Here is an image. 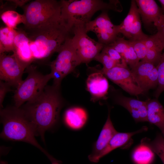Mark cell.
<instances>
[{"label": "cell", "instance_id": "25", "mask_svg": "<svg viewBox=\"0 0 164 164\" xmlns=\"http://www.w3.org/2000/svg\"><path fill=\"white\" fill-rule=\"evenodd\" d=\"M153 152L147 146L141 144L134 151L133 160L136 164H150L154 159Z\"/></svg>", "mask_w": 164, "mask_h": 164}, {"label": "cell", "instance_id": "1", "mask_svg": "<svg viewBox=\"0 0 164 164\" xmlns=\"http://www.w3.org/2000/svg\"><path fill=\"white\" fill-rule=\"evenodd\" d=\"M59 88L47 85L39 95L20 107L32 124L36 136H40L44 142L45 132L59 118L63 105Z\"/></svg>", "mask_w": 164, "mask_h": 164}, {"label": "cell", "instance_id": "11", "mask_svg": "<svg viewBox=\"0 0 164 164\" xmlns=\"http://www.w3.org/2000/svg\"><path fill=\"white\" fill-rule=\"evenodd\" d=\"M118 26V33H122L129 40L145 39L149 36L142 31L140 15L135 0L131 1L128 15Z\"/></svg>", "mask_w": 164, "mask_h": 164}, {"label": "cell", "instance_id": "28", "mask_svg": "<svg viewBox=\"0 0 164 164\" xmlns=\"http://www.w3.org/2000/svg\"><path fill=\"white\" fill-rule=\"evenodd\" d=\"M94 60L100 62L102 64L103 67L101 70L102 71L108 70L119 64L107 54L101 51L96 56Z\"/></svg>", "mask_w": 164, "mask_h": 164}, {"label": "cell", "instance_id": "6", "mask_svg": "<svg viewBox=\"0 0 164 164\" xmlns=\"http://www.w3.org/2000/svg\"><path fill=\"white\" fill-rule=\"evenodd\" d=\"M26 69L27 76L16 88L13 96L15 106L18 108L39 95L52 78L50 73L43 74L33 66L30 65Z\"/></svg>", "mask_w": 164, "mask_h": 164}, {"label": "cell", "instance_id": "18", "mask_svg": "<svg viewBox=\"0 0 164 164\" xmlns=\"http://www.w3.org/2000/svg\"><path fill=\"white\" fill-rule=\"evenodd\" d=\"M88 115L86 110L79 107H74L67 109L64 115V121L66 125L74 131L81 129L86 125Z\"/></svg>", "mask_w": 164, "mask_h": 164}, {"label": "cell", "instance_id": "15", "mask_svg": "<svg viewBox=\"0 0 164 164\" xmlns=\"http://www.w3.org/2000/svg\"><path fill=\"white\" fill-rule=\"evenodd\" d=\"M86 86L92 100L95 101L106 96L109 88V84L106 77L97 70L88 77Z\"/></svg>", "mask_w": 164, "mask_h": 164}, {"label": "cell", "instance_id": "34", "mask_svg": "<svg viewBox=\"0 0 164 164\" xmlns=\"http://www.w3.org/2000/svg\"><path fill=\"white\" fill-rule=\"evenodd\" d=\"M158 1L161 4L162 10L164 12V0H159Z\"/></svg>", "mask_w": 164, "mask_h": 164}, {"label": "cell", "instance_id": "26", "mask_svg": "<svg viewBox=\"0 0 164 164\" xmlns=\"http://www.w3.org/2000/svg\"><path fill=\"white\" fill-rule=\"evenodd\" d=\"M141 144L147 146L155 153L160 158L164 164V137L161 134L158 135L153 141L144 138L141 141Z\"/></svg>", "mask_w": 164, "mask_h": 164}, {"label": "cell", "instance_id": "29", "mask_svg": "<svg viewBox=\"0 0 164 164\" xmlns=\"http://www.w3.org/2000/svg\"><path fill=\"white\" fill-rule=\"evenodd\" d=\"M145 40H129L139 60H143L146 56L147 50Z\"/></svg>", "mask_w": 164, "mask_h": 164}, {"label": "cell", "instance_id": "20", "mask_svg": "<svg viewBox=\"0 0 164 164\" xmlns=\"http://www.w3.org/2000/svg\"><path fill=\"white\" fill-rule=\"evenodd\" d=\"M147 129V127L144 126L134 132L126 133L117 132L112 137L107 146L98 155L97 159V163L101 158L114 150L125 145L134 135L146 131Z\"/></svg>", "mask_w": 164, "mask_h": 164}, {"label": "cell", "instance_id": "17", "mask_svg": "<svg viewBox=\"0 0 164 164\" xmlns=\"http://www.w3.org/2000/svg\"><path fill=\"white\" fill-rule=\"evenodd\" d=\"M117 102L128 110L136 121H148L146 101L122 96Z\"/></svg>", "mask_w": 164, "mask_h": 164}, {"label": "cell", "instance_id": "13", "mask_svg": "<svg viewBox=\"0 0 164 164\" xmlns=\"http://www.w3.org/2000/svg\"><path fill=\"white\" fill-rule=\"evenodd\" d=\"M13 54L25 69L35 60L31 51L29 38L24 31H17L14 42Z\"/></svg>", "mask_w": 164, "mask_h": 164}, {"label": "cell", "instance_id": "21", "mask_svg": "<svg viewBox=\"0 0 164 164\" xmlns=\"http://www.w3.org/2000/svg\"><path fill=\"white\" fill-rule=\"evenodd\" d=\"M146 102L148 121L158 127L164 137V108L157 99Z\"/></svg>", "mask_w": 164, "mask_h": 164}, {"label": "cell", "instance_id": "8", "mask_svg": "<svg viewBox=\"0 0 164 164\" xmlns=\"http://www.w3.org/2000/svg\"><path fill=\"white\" fill-rule=\"evenodd\" d=\"M85 26H78L73 28L71 40L80 63L87 64L94 60L104 45L89 37Z\"/></svg>", "mask_w": 164, "mask_h": 164}, {"label": "cell", "instance_id": "12", "mask_svg": "<svg viewBox=\"0 0 164 164\" xmlns=\"http://www.w3.org/2000/svg\"><path fill=\"white\" fill-rule=\"evenodd\" d=\"M0 54V80L16 88L22 80V77L25 69L13 54Z\"/></svg>", "mask_w": 164, "mask_h": 164}, {"label": "cell", "instance_id": "4", "mask_svg": "<svg viewBox=\"0 0 164 164\" xmlns=\"http://www.w3.org/2000/svg\"><path fill=\"white\" fill-rule=\"evenodd\" d=\"M27 30L30 48L35 60L43 59L55 52L58 53L66 41L72 36L71 33L60 22Z\"/></svg>", "mask_w": 164, "mask_h": 164}, {"label": "cell", "instance_id": "3", "mask_svg": "<svg viewBox=\"0 0 164 164\" xmlns=\"http://www.w3.org/2000/svg\"><path fill=\"white\" fill-rule=\"evenodd\" d=\"M1 121L3 128L0 134L3 139L29 143L44 153L52 164L57 160L43 149L36 140L34 129L22 109L14 106L0 110Z\"/></svg>", "mask_w": 164, "mask_h": 164}, {"label": "cell", "instance_id": "27", "mask_svg": "<svg viewBox=\"0 0 164 164\" xmlns=\"http://www.w3.org/2000/svg\"><path fill=\"white\" fill-rule=\"evenodd\" d=\"M158 75V83L155 96L157 98L164 91V52L163 53L160 61L156 66Z\"/></svg>", "mask_w": 164, "mask_h": 164}, {"label": "cell", "instance_id": "5", "mask_svg": "<svg viewBox=\"0 0 164 164\" xmlns=\"http://www.w3.org/2000/svg\"><path fill=\"white\" fill-rule=\"evenodd\" d=\"M23 15L27 29L38 28L60 22V1L36 0L24 5Z\"/></svg>", "mask_w": 164, "mask_h": 164}, {"label": "cell", "instance_id": "9", "mask_svg": "<svg viewBox=\"0 0 164 164\" xmlns=\"http://www.w3.org/2000/svg\"><path fill=\"white\" fill-rule=\"evenodd\" d=\"M127 65L124 62L107 71L98 70L129 94L138 96L144 94Z\"/></svg>", "mask_w": 164, "mask_h": 164}, {"label": "cell", "instance_id": "10", "mask_svg": "<svg viewBox=\"0 0 164 164\" xmlns=\"http://www.w3.org/2000/svg\"><path fill=\"white\" fill-rule=\"evenodd\" d=\"M85 27L87 32L89 31L94 32L98 42L104 45L113 42L118 34V25L113 24L107 11H102L94 19L87 23Z\"/></svg>", "mask_w": 164, "mask_h": 164}, {"label": "cell", "instance_id": "2", "mask_svg": "<svg viewBox=\"0 0 164 164\" xmlns=\"http://www.w3.org/2000/svg\"><path fill=\"white\" fill-rule=\"evenodd\" d=\"M60 23L72 33L75 26L85 25L91 21L96 12L111 10L121 12L122 8L118 0H109L106 2L101 0H62Z\"/></svg>", "mask_w": 164, "mask_h": 164}, {"label": "cell", "instance_id": "31", "mask_svg": "<svg viewBox=\"0 0 164 164\" xmlns=\"http://www.w3.org/2000/svg\"><path fill=\"white\" fill-rule=\"evenodd\" d=\"M11 86L8 83L0 80V109L3 108L2 105L5 97L6 94L11 91Z\"/></svg>", "mask_w": 164, "mask_h": 164}, {"label": "cell", "instance_id": "7", "mask_svg": "<svg viewBox=\"0 0 164 164\" xmlns=\"http://www.w3.org/2000/svg\"><path fill=\"white\" fill-rule=\"evenodd\" d=\"M71 37L62 45L56 58L50 64L53 85L57 88H59L63 79L81 64L73 45Z\"/></svg>", "mask_w": 164, "mask_h": 164}, {"label": "cell", "instance_id": "24", "mask_svg": "<svg viewBox=\"0 0 164 164\" xmlns=\"http://www.w3.org/2000/svg\"><path fill=\"white\" fill-rule=\"evenodd\" d=\"M1 19L6 26L16 29L20 23H25L23 15L20 14L12 9H7L1 12Z\"/></svg>", "mask_w": 164, "mask_h": 164}, {"label": "cell", "instance_id": "32", "mask_svg": "<svg viewBox=\"0 0 164 164\" xmlns=\"http://www.w3.org/2000/svg\"><path fill=\"white\" fill-rule=\"evenodd\" d=\"M155 26L157 30L156 33L164 45V14L161 15Z\"/></svg>", "mask_w": 164, "mask_h": 164}, {"label": "cell", "instance_id": "33", "mask_svg": "<svg viewBox=\"0 0 164 164\" xmlns=\"http://www.w3.org/2000/svg\"><path fill=\"white\" fill-rule=\"evenodd\" d=\"M8 1L13 4L15 7L17 6L23 7V6L25 5L26 3L29 1V0H12Z\"/></svg>", "mask_w": 164, "mask_h": 164}, {"label": "cell", "instance_id": "30", "mask_svg": "<svg viewBox=\"0 0 164 164\" xmlns=\"http://www.w3.org/2000/svg\"><path fill=\"white\" fill-rule=\"evenodd\" d=\"M101 52L107 54L118 64L125 62L120 54L108 45H104Z\"/></svg>", "mask_w": 164, "mask_h": 164}, {"label": "cell", "instance_id": "19", "mask_svg": "<svg viewBox=\"0 0 164 164\" xmlns=\"http://www.w3.org/2000/svg\"><path fill=\"white\" fill-rule=\"evenodd\" d=\"M146 48V53L145 60L150 62L155 67L159 63L164 49V45L156 33L148 36L145 40Z\"/></svg>", "mask_w": 164, "mask_h": 164}, {"label": "cell", "instance_id": "22", "mask_svg": "<svg viewBox=\"0 0 164 164\" xmlns=\"http://www.w3.org/2000/svg\"><path fill=\"white\" fill-rule=\"evenodd\" d=\"M155 67L150 62L141 60L131 69L139 86L144 93L149 77L151 71Z\"/></svg>", "mask_w": 164, "mask_h": 164}, {"label": "cell", "instance_id": "14", "mask_svg": "<svg viewBox=\"0 0 164 164\" xmlns=\"http://www.w3.org/2000/svg\"><path fill=\"white\" fill-rule=\"evenodd\" d=\"M117 132L111 121L110 112L109 111L107 120L97 140L94 144L91 153L88 156V158L91 162L97 163V159L98 155L107 146L112 137Z\"/></svg>", "mask_w": 164, "mask_h": 164}, {"label": "cell", "instance_id": "16", "mask_svg": "<svg viewBox=\"0 0 164 164\" xmlns=\"http://www.w3.org/2000/svg\"><path fill=\"white\" fill-rule=\"evenodd\" d=\"M135 2L144 24L149 26L153 22L155 26L163 14L156 2L154 0H136Z\"/></svg>", "mask_w": 164, "mask_h": 164}, {"label": "cell", "instance_id": "23", "mask_svg": "<svg viewBox=\"0 0 164 164\" xmlns=\"http://www.w3.org/2000/svg\"><path fill=\"white\" fill-rule=\"evenodd\" d=\"M17 31L7 26L0 29V54L5 52L13 51L14 42Z\"/></svg>", "mask_w": 164, "mask_h": 164}]
</instances>
